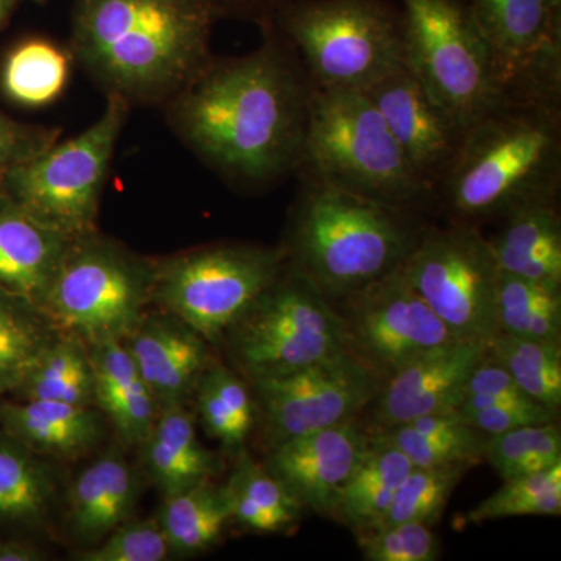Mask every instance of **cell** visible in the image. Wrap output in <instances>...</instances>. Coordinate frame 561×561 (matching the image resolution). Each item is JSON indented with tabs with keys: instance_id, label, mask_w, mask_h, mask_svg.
<instances>
[{
	"instance_id": "cell-1",
	"label": "cell",
	"mask_w": 561,
	"mask_h": 561,
	"mask_svg": "<svg viewBox=\"0 0 561 561\" xmlns=\"http://www.w3.org/2000/svg\"><path fill=\"white\" fill-rule=\"evenodd\" d=\"M268 35L242 58L206 65L186 84L181 131L231 179L267 181L301 168L313 84Z\"/></svg>"
},
{
	"instance_id": "cell-2",
	"label": "cell",
	"mask_w": 561,
	"mask_h": 561,
	"mask_svg": "<svg viewBox=\"0 0 561 561\" xmlns=\"http://www.w3.org/2000/svg\"><path fill=\"white\" fill-rule=\"evenodd\" d=\"M559 101L505 98L465 131L435 186L454 221L504 219L530 203L559 197Z\"/></svg>"
},
{
	"instance_id": "cell-3",
	"label": "cell",
	"mask_w": 561,
	"mask_h": 561,
	"mask_svg": "<svg viewBox=\"0 0 561 561\" xmlns=\"http://www.w3.org/2000/svg\"><path fill=\"white\" fill-rule=\"evenodd\" d=\"M217 18L210 0H76L73 49L114 94L158 98L208 65Z\"/></svg>"
},
{
	"instance_id": "cell-4",
	"label": "cell",
	"mask_w": 561,
	"mask_h": 561,
	"mask_svg": "<svg viewBox=\"0 0 561 561\" xmlns=\"http://www.w3.org/2000/svg\"><path fill=\"white\" fill-rule=\"evenodd\" d=\"M308 179L283 250L287 265L337 305L397 272L427 227L420 213L379 205Z\"/></svg>"
},
{
	"instance_id": "cell-5",
	"label": "cell",
	"mask_w": 561,
	"mask_h": 561,
	"mask_svg": "<svg viewBox=\"0 0 561 561\" xmlns=\"http://www.w3.org/2000/svg\"><path fill=\"white\" fill-rule=\"evenodd\" d=\"M301 168L379 205L420 214L437 205L365 91L313 88Z\"/></svg>"
},
{
	"instance_id": "cell-6",
	"label": "cell",
	"mask_w": 561,
	"mask_h": 561,
	"mask_svg": "<svg viewBox=\"0 0 561 561\" xmlns=\"http://www.w3.org/2000/svg\"><path fill=\"white\" fill-rule=\"evenodd\" d=\"M273 20L319 90L368 91L405 65L402 11L389 0H284Z\"/></svg>"
},
{
	"instance_id": "cell-7",
	"label": "cell",
	"mask_w": 561,
	"mask_h": 561,
	"mask_svg": "<svg viewBox=\"0 0 561 561\" xmlns=\"http://www.w3.org/2000/svg\"><path fill=\"white\" fill-rule=\"evenodd\" d=\"M405 66L453 121L467 131L504 101L489 41L468 0H400Z\"/></svg>"
},
{
	"instance_id": "cell-8",
	"label": "cell",
	"mask_w": 561,
	"mask_h": 561,
	"mask_svg": "<svg viewBox=\"0 0 561 561\" xmlns=\"http://www.w3.org/2000/svg\"><path fill=\"white\" fill-rule=\"evenodd\" d=\"M220 342L249 382L301 370L346 348L337 308L289 265Z\"/></svg>"
},
{
	"instance_id": "cell-9",
	"label": "cell",
	"mask_w": 561,
	"mask_h": 561,
	"mask_svg": "<svg viewBox=\"0 0 561 561\" xmlns=\"http://www.w3.org/2000/svg\"><path fill=\"white\" fill-rule=\"evenodd\" d=\"M153 301V264L95 232L73 239L41 309L88 346L124 341Z\"/></svg>"
},
{
	"instance_id": "cell-10",
	"label": "cell",
	"mask_w": 561,
	"mask_h": 561,
	"mask_svg": "<svg viewBox=\"0 0 561 561\" xmlns=\"http://www.w3.org/2000/svg\"><path fill=\"white\" fill-rule=\"evenodd\" d=\"M127 103L113 92L91 127L14 165L0 190L35 219L70 239L95 232L106 172L124 127Z\"/></svg>"
},
{
	"instance_id": "cell-11",
	"label": "cell",
	"mask_w": 561,
	"mask_h": 561,
	"mask_svg": "<svg viewBox=\"0 0 561 561\" xmlns=\"http://www.w3.org/2000/svg\"><path fill=\"white\" fill-rule=\"evenodd\" d=\"M286 265L283 249L247 243L187 251L153 264V301L216 345Z\"/></svg>"
},
{
	"instance_id": "cell-12",
	"label": "cell",
	"mask_w": 561,
	"mask_h": 561,
	"mask_svg": "<svg viewBox=\"0 0 561 561\" xmlns=\"http://www.w3.org/2000/svg\"><path fill=\"white\" fill-rule=\"evenodd\" d=\"M400 271L456 341L490 345L500 332L501 268L476 225L453 220L449 227H427Z\"/></svg>"
},
{
	"instance_id": "cell-13",
	"label": "cell",
	"mask_w": 561,
	"mask_h": 561,
	"mask_svg": "<svg viewBox=\"0 0 561 561\" xmlns=\"http://www.w3.org/2000/svg\"><path fill=\"white\" fill-rule=\"evenodd\" d=\"M382 383L348 348L301 370L250 381L268 448L357 419L378 397Z\"/></svg>"
},
{
	"instance_id": "cell-14",
	"label": "cell",
	"mask_w": 561,
	"mask_h": 561,
	"mask_svg": "<svg viewBox=\"0 0 561 561\" xmlns=\"http://www.w3.org/2000/svg\"><path fill=\"white\" fill-rule=\"evenodd\" d=\"M400 268L334 305L346 348L383 382L423 354L456 341Z\"/></svg>"
},
{
	"instance_id": "cell-15",
	"label": "cell",
	"mask_w": 561,
	"mask_h": 561,
	"mask_svg": "<svg viewBox=\"0 0 561 561\" xmlns=\"http://www.w3.org/2000/svg\"><path fill=\"white\" fill-rule=\"evenodd\" d=\"M507 98L559 101L561 0H468Z\"/></svg>"
},
{
	"instance_id": "cell-16",
	"label": "cell",
	"mask_w": 561,
	"mask_h": 561,
	"mask_svg": "<svg viewBox=\"0 0 561 561\" xmlns=\"http://www.w3.org/2000/svg\"><path fill=\"white\" fill-rule=\"evenodd\" d=\"M370 445V431L359 420L308 432L268 448L264 467L302 511L331 518L335 502Z\"/></svg>"
},
{
	"instance_id": "cell-17",
	"label": "cell",
	"mask_w": 561,
	"mask_h": 561,
	"mask_svg": "<svg viewBox=\"0 0 561 561\" xmlns=\"http://www.w3.org/2000/svg\"><path fill=\"white\" fill-rule=\"evenodd\" d=\"M365 92L381 113L413 171L435 194V186L456 157L465 131L405 65Z\"/></svg>"
},
{
	"instance_id": "cell-18",
	"label": "cell",
	"mask_w": 561,
	"mask_h": 561,
	"mask_svg": "<svg viewBox=\"0 0 561 561\" xmlns=\"http://www.w3.org/2000/svg\"><path fill=\"white\" fill-rule=\"evenodd\" d=\"M486 354V343L453 341L405 365L382 383L368 405L367 430H389L420 416L457 411L471 371Z\"/></svg>"
},
{
	"instance_id": "cell-19",
	"label": "cell",
	"mask_w": 561,
	"mask_h": 561,
	"mask_svg": "<svg viewBox=\"0 0 561 561\" xmlns=\"http://www.w3.org/2000/svg\"><path fill=\"white\" fill-rule=\"evenodd\" d=\"M160 409L186 404L209 367V342L172 313H144L124 339Z\"/></svg>"
},
{
	"instance_id": "cell-20",
	"label": "cell",
	"mask_w": 561,
	"mask_h": 561,
	"mask_svg": "<svg viewBox=\"0 0 561 561\" xmlns=\"http://www.w3.org/2000/svg\"><path fill=\"white\" fill-rule=\"evenodd\" d=\"M140 479L119 448L106 449L73 479L66 505V529L84 548L135 516Z\"/></svg>"
},
{
	"instance_id": "cell-21",
	"label": "cell",
	"mask_w": 561,
	"mask_h": 561,
	"mask_svg": "<svg viewBox=\"0 0 561 561\" xmlns=\"http://www.w3.org/2000/svg\"><path fill=\"white\" fill-rule=\"evenodd\" d=\"M72 241L35 219L0 190V290L41 308Z\"/></svg>"
},
{
	"instance_id": "cell-22",
	"label": "cell",
	"mask_w": 561,
	"mask_h": 561,
	"mask_svg": "<svg viewBox=\"0 0 561 561\" xmlns=\"http://www.w3.org/2000/svg\"><path fill=\"white\" fill-rule=\"evenodd\" d=\"M0 427L39 456L70 460L94 451L105 435L95 405L20 400L0 404Z\"/></svg>"
},
{
	"instance_id": "cell-23",
	"label": "cell",
	"mask_w": 561,
	"mask_h": 561,
	"mask_svg": "<svg viewBox=\"0 0 561 561\" xmlns=\"http://www.w3.org/2000/svg\"><path fill=\"white\" fill-rule=\"evenodd\" d=\"M95 378V408L113 424L122 442L140 446L153 430L161 409L140 378L124 341L90 346Z\"/></svg>"
},
{
	"instance_id": "cell-24",
	"label": "cell",
	"mask_w": 561,
	"mask_h": 561,
	"mask_svg": "<svg viewBox=\"0 0 561 561\" xmlns=\"http://www.w3.org/2000/svg\"><path fill=\"white\" fill-rule=\"evenodd\" d=\"M489 239L501 272L561 287V220L557 198L530 203L504 217Z\"/></svg>"
},
{
	"instance_id": "cell-25",
	"label": "cell",
	"mask_w": 561,
	"mask_h": 561,
	"mask_svg": "<svg viewBox=\"0 0 561 561\" xmlns=\"http://www.w3.org/2000/svg\"><path fill=\"white\" fill-rule=\"evenodd\" d=\"M140 446L144 470L162 496L214 479L221 470L219 457L198 440L194 416L186 404L162 408Z\"/></svg>"
},
{
	"instance_id": "cell-26",
	"label": "cell",
	"mask_w": 561,
	"mask_h": 561,
	"mask_svg": "<svg viewBox=\"0 0 561 561\" xmlns=\"http://www.w3.org/2000/svg\"><path fill=\"white\" fill-rule=\"evenodd\" d=\"M412 468L404 454L370 435V445L343 486L331 519L354 535L376 529Z\"/></svg>"
},
{
	"instance_id": "cell-27",
	"label": "cell",
	"mask_w": 561,
	"mask_h": 561,
	"mask_svg": "<svg viewBox=\"0 0 561 561\" xmlns=\"http://www.w3.org/2000/svg\"><path fill=\"white\" fill-rule=\"evenodd\" d=\"M376 440L393 446L415 468L476 465L483 460L489 435L460 419L457 411L420 416L389 430L370 432Z\"/></svg>"
},
{
	"instance_id": "cell-28",
	"label": "cell",
	"mask_w": 561,
	"mask_h": 561,
	"mask_svg": "<svg viewBox=\"0 0 561 561\" xmlns=\"http://www.w3.org/2000/svg\"><path fill=\"white\" fill-rule=\"evenodd\" d=\"M55 496L50 465L0 427V527L41 526Z\"/></svg>"
},
{
	"instance_id": "cell-29",
	"label": "cell",
	"mask_w": 561,
	"mask_h": 561,
	"mask_svg": "<svg viewBox=\"0 0 561 561\" xmlns=\"http://www.w3.org/2000/svg\"><path fill=\"white\" fill-rule=\"evenodd\" d=\"M157 519L171 556L191 557L208 551L220 541L231 522L224 485L208 479L164 496Z\"/></svg>"
},
{
	"instance_id": "cell-30",
	"label": "cell",
	"mask_w": 561,
	"mask_h": 561,
	"mask_svg": "<svg viewBox=\"0 0 561 561\" xmlns=\"http://www.w3.org/2000/svg\"><path fill=\"white\" fill-rule=\"evenodd\" d=\"M231 519L257 534H280L301 518L302 507L264 465L245 449L224 485Z\"/></svg>"
},
{
	"instance_id": "cell-31",
	"label": "cell",
	"mask_w": 561,
	"mask_h": 561,
	"mask_svg": "<svg viewBox=\"0 0 561 561\" xmlns=\"http://www.w3.org/2000/svg\"><path fill=\"white\" fill-rule=\"evenodd\" d=\"M60 332L39 306L0 290V398L20 389Z\"/></svg>"
},
{
	"instance_id": "cell-32",
	"label": "cell",
	"mask_w": 561,
	"mask_h": 561,
	"mask_svg": "<svg viewBox=\"0 0 561 561\" xmlns=\"http://www.w3.org/2000/svg\"><path fill=\"white\" fill-rule=\"evenodd\" d=\"M14 394L20 400L95 405L90 346L79 335L60 332Z\"/></svg>"
},
{
	"instance_id": "cell-33",
	"label": "cell",
	"mask_w": 561,
	"mask_h": 561,
	"mask_svg": "<svg viewBox=\"0 0 561 561\" xmlns=\"http://www.w3.org/2000/svg\"><path fill=\"white\" fill-rule=\"evenodd\" d=\"M194 397L209 437L219 440L227 451L241 453L256 421L253 394L241 376L227 365L210 362L195 386Z\"/></svg>"
},
{
	"instance_id": "cell-34",
	"label": "cell",
	"mask_w": 561,
	"mask_h": 561,
	"mask_svg": "<svg viewBox=\"0 0 561 561\" xmlns=\"http://www.w3.org/2000/svg\"><path fill=\"white\" fill-rule=\"evenodd\" d=\"M496 316L504 334L561 342V287L501 272Z\"/></svg>"
},
{
	"instance_id": "cell-35",
	"label": "cell",
	"mask_w": 561,
	"mask_h": 561,
	"mask_svg": "<svg viewBox=\"0 0 561 561\" xmlns=\"http://www.w3.org/2000/svg\"><path fill=\"white\" fill-rule=\"evenodd\" d=\"M489 354L519 389L552 411L561 405V342L535 341L497 332Z\"/></svg>"
},
{
	"instance_id": "cell-36",
	"label": "cell",
	"mask_w": 561,
	"mask_h": 561,
	"mask_svg": "<svg viewBox=\"0 0 561 561\" xmlns=\"http://www.w3.org/2000/svg\"><path fill=\"white\" fill-rule=\"evenodd\" d=\"M69 77L68 55L44 39H31L10 51L2 87L11 101L39 108L57 101Z\"/></svg>"
},
{
	"instance_id": "cell-37",
	"label": "cell",
	"mask_w": 561,
	"mask_h": 561,
	"mask_svg": "<svg viewBox=\"0 0 561 561\" xmlns=\"http://www.w3.org/2000/svg\"><path fill=\"white\" fill-rule=\"evenodd\" d=\"M483 460L502 481L538 474L561 465V432L556 421L527 424L516 430L489 435Z\"/></svg>"
},
{
	"instance_id": "cell-38",
	"label": "cell",
	"mask_w": 561,
	"mask_h": 561,
	"mask_svg": "<svg viewBox=\"0 0 561 561\" xmlns=\"http://www.w3.org/2000/svg\"><path fill=\"white\" fill-rule=\"evenodd\" d=\"M561 465L552 470L505 479L501 489L479 502L467 523L483 524L519 516H560Z\"/></svg>"
},
{
	"instance_id": "cell-39",
	"label": "cell",
	"mask_w": 561,
	"mask_h": 561,
	"mask_svg": "<svg viewBox=\"0 0 561 561\" xmlns=\"http://www.w3.org/2000/svg\"><path fill=\"white\" fill-rule=\"evenodd\" d=\"M470 468L471 465L413 467L378 527L398 523H423L434 527L440 522L454 490Z\"/></svg>"
},
{
	"instance_id": "cell-40",
	"label": "cell",
	"mask_w": 561,
	"mask_h": 561,
	"mask_svg": "<svg viewBox=\"0 0 561 561\" xmlns=\"http://www.w3.org/2000/svg\"><path fill=\"white\" fill-rule=\"evenodd\" d=\"M80 561H164L171 557L168 540L157 516L128 519L102 541L76 553Z\"/></svg>"
},
{
	"instance_id": "cell-41",
	"label": "cell",
	"mask_w": 561,
	"mask_h": 561,
	"mask_svg": "<svg viewBox=\"0 0 561 561\" xmlns=\"http://www.w3.org/2000/svg\"><path fill=\"white\" fill-rule=\"evenodd\" d=\"M362 559L367 561H435L442 546L431 526L398 523L356 535Z\"/></svg>"
},
{
	"instance_id": "cell-42",
	"label": "cell",
	"mask_w": 561,
	"mask_h": 561,
	"mask_svg": "<svg viewBox=\"0 0 561 561\" xmlns=\"http://www.w3.org/2000/svg\"><path fill=\"white\" fill-rule=\"evenodd\" d=\"M457 413L465 423L486 435L502 434L527 424L549 423L557 419L556 411L531 400L482 394L461 398Z\"/></svg>"
},
{
	"instance_id": "cell-43",
	"label": "cell",
	"mask_w": 561,
	"mask_h": 561,
	"mask_svg": "<svg viewBox=\"0 0 561 561\" xmlns=\"http://www.w3.org/2000/svg\"><path fill=\"white\" fill-rule=\"evenodd\" d=\"M57 131L28 127L0 113V183L7 173L46 150L57 140Z\"/></svg>"
},
{
	"instance_id": "cell-44",
	"label": "cell",
	"mask_w": 561,
	"mask_h": 561,
	"mask_svg": "<svg viewBox=\"0 0 561 561\" xmlns=\"http://www.w3.org/2000/svg\"><path fill=\"white\" fill-rule=\"evenodd\" d=\"M467 394H482V397L513 398V400H530L518 383L513 381L508 371L497 364L490 354L471 371L465 386L463 397ZM534 401V400H531ZM537 402V401H535Z\"/></svg>"
},
{
	"instance_id": "cell-45",
	"label": "cell",
	"mask_w": 561,
	"mask_h": 561,
	"mask_svg": "<svg viewBox=\"0 0 561 561\" xmlns=\"http://www.w3.org/2000/svg\"><path fill=\"white\" fill-rule=\"evenodd\" d=\"M210 2L216 7L219 16L239 14V16L272 22L284 0H210Z\"/></svg>"
},
{
	"instance_id": "cell-46",
	"label": "cell",
	"mask_w": 561,
	"mask_h": 561,
	"mask_svg": "<svg viewBox=\"0 0 561 561\" xmlns=\"http://www.w3.org/2000/svg\"><path fill=\"white\" fill-rule=\"evenodd\" d=\"M44 552L27 541H0V561H43Z\"/></svg>"
},
{
	"instance_id": "cell-47",
	"label": "cell",
	"mask_w": 561,
	"mask_h": 561,
	"mask_svg": "<svg viewBox=\"0 0 561 561\" xmlns=\"http://www.w3.org/2000/svg\"><path fill=\"white\" fill-rule=\"evenodd\" d=\"M16 0H0V28L9 21L11 11L14 9Z\"/></svg>"
},
{
	"instance_id": "cell-48",
	"label": "cell",
	"mask_w": 561,
	"mask_h": 561,
	"mask_svg": "<svg viewBox=\"0 0 561 561\" xmlns=\"http://www.w3.org/2000/svg\"><path fill=\"white\" fill-rule=\"evenodd\" d=\"M31 2H35V3H44V2H47V0H31Z\"/></svg>"
}]
</instances>
